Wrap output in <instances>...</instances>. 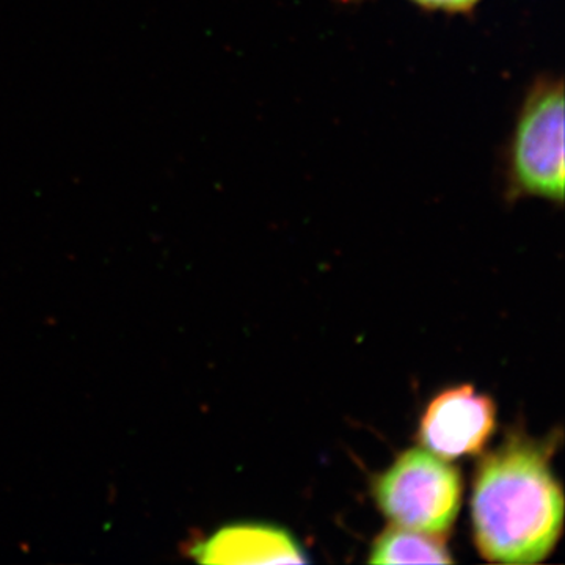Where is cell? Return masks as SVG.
<instances>
[{
  "label": "cell",
  "mask_w": 565,
  "mask_h": 565,
  "mask_svg": "<svg viewBox=\"0 0 565 565\" xmlns=\"http://www.w3.org/2000/svg\"><path fill=\"white\" fill-rule=\"evenodd\" d=\"M471 523L476 546L489 563L537 564L555 550L564 494L541 445L511 438L481 460Z\"/></svg>",
  "instance_id": "obj_1"
},
{
  "label": "cell",
  "mask_w": 565,
  "mask_h": 565,
  "mask_svg": "<svg viewBox=\"0 0 565 565\" xmlns=\"http://www.w3.org/2000/svg\"><path fill=\"white\" fill-rule=\"evenodd\" d=\"M508 200L564 203V81L542 74L527 88L504 152Z\"/></svg>",
  "instance_id": "obj_2"
},
{
  "label": "cell",
  "mask_w": 565,
  "mask_h": 565,
  "mask_svg": "<svg viewBox=\"0 0 565 565\" xmlns=\"http://www.w3.org/2000/svg\"><path fill=\"white\" fill-rule=\"evenodd\" d=\"M374 494L394 526L444 537L459 515L462 478L448 460L412 448L377 476Z\"/></svg>",
  "instance_id": "obj_3"
},
{
  "label": "cell",
  "mask_w": 565,
  "mask_h": 565,
  "mask_svg": "<svg viewBox=\"0 0 565 565\" xmlns=\"http://www.w3.org/2000/svg\"><path fill=\"white\" fill-rule=\"evenodd\" d=\"M497 427V407L475 386L445 390L430 401L419 423V441L446 460L479 455Z\"/></svg>",
  "instance_id": "obj_4"
},
{
  "label": "cell",
  "mask_w": 565,
  "mask_h": 565,
  "mask_svg": "<svg viewBox=\"0 0 565 565\" xmlns=\"http://www.w3.org/2000/svg\"><path fill=\"white\" fill-rule=\"evenodd\" d=\"M203 564H305L302 546L286 530L264 523H234L189 550Z\"/></svg>",
  "instance_id": "obj_5"
},
{
  "label": "cell",
  "mask_w": 565,
  "mask_h": 565,
  "mask_svg": "<svg viewBox=\"0 0 565 565\" xmlns=\"http://www.w3.org/2000/svg\"><path fill=\"white\" fill-rule=\"evenodd\" d=\"M371 564H451L441 535L392 526L375 539Z\"/></svg>",
  "instance_id": "obj_6"
},
{
  "label": "cell",
  "mask_w": 565,
  "mask_h": 565,
  "mask_svg": "<svg viewBox=\"0 0 565 565\" xmlns=\"http://www.w3.org/2000/svg\"><path fill=\"white\" fill-rule=\"evenodd\" d=\"M340 2L345 6H355V3L370 2V0H340ZM407 2L414 3L418 9L429 11V13L468 17V14L475 13L482 0H407Z\"/></svg>",
  "instance_id": "obj_7"
}]
</instances>
